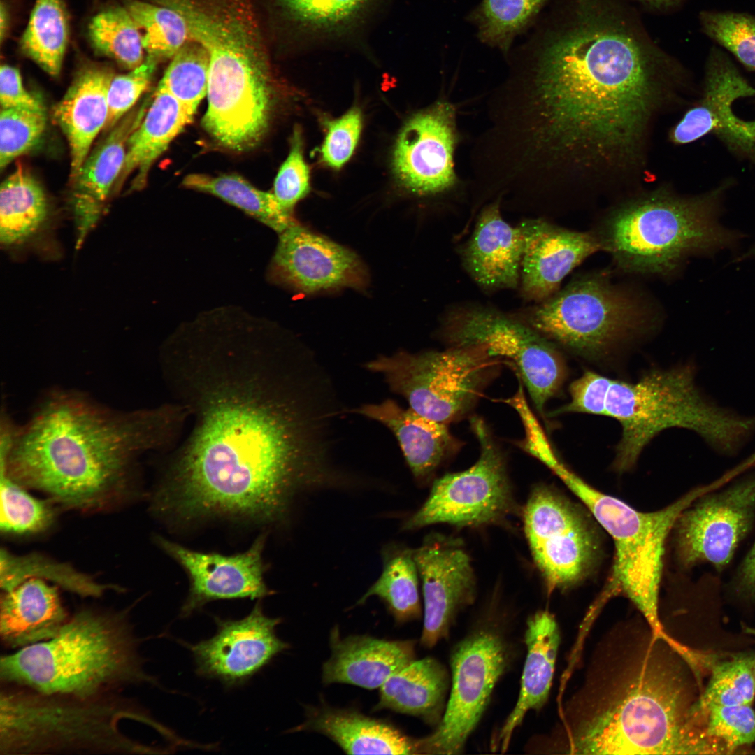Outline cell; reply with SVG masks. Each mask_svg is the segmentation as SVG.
Instances as JSON below:
<instances>
[{
    "label": "cell",
    "mask_w": 755,
    "mask_h": 755,
    "mask_svg": "<svg viewBox=\"0 0 755 755\" xmlns=\"http://www.w3.org/2000/svg\"><path fill=\"white\" fill-rule=\"evenodd\" d=\"M548 0H481L466 16L483 44L505 56L515 39L530 29Z\"/></svg>",
    "instance_id": "f35d334b"
},
{
    "label": "cell",
    "mask_w": 755,
    "mask_h": 755,
    "mask_svg": "<svg viewBox=\"0 0 755 755\" xmlns=\"http://www.w3.org/2000/svg\"><path fill=\"white\" fill-rule=\"evenodd\" d=\"M724 589L738 599L755 603V541Z\"/></svg>",
    "instance_id": "11a10c76"
},
{
    "label": "cell",
    "mask_w": 755,
    "mask_h": 755,
    "mask_svg": "<svg viewBox=\"0 0 755 755\" xmlns=\"http://www.w3.org/2000/svg\"><path fill=\"white\" fill-rule=\"evenodd\" d=\"M523 250L521 227L506 222L495 202L482 211L461 256L466 270L482 288L515 289L520 280Z\"/></svg>",
    "instance_id": "4316f807"
},
{
    "label": "cell",
    "mask_w": 755,
    "mask_h": 755,
    "mask_svg": "<svg viewBox=\"0 0 755 755\" xmlns=\"http://www.w3.org/2000/svg\"><path fill=\"white\" fill-rule=\"evenodd\" d=\"M533 561L549 592L575 584L597 552L593 528L569 501L545 484L534 487L523 510Z\"/></svg>",
    "instance_id": "e0dca14e"
},
{
    "label": "cell",
    "mask_w": 755,
    "mask_h": 755,
    "mask_svg": "<svg viewBox=\"0 0 755 755\" xmlns=\"http://www.w3.org/2000/svg\"><path fill=\"white\" fill-rule=\"evenodd\" d=\"M643 6L657 10H666L676 6L682 0H636Z\"/></svg>",
    "instance_id": "9f6ffc18"
},
{
    "label": "cell",
    "mask_w": 755,
    "mask_h": 755,
    "mask_svg": "<svg viewBox=\"0 0 755 755\" xmlns=\"http://www.w3.org/2000/svg\"><path fill=\"white\" fill-rule=\"evenodd\" d=\"M560 479L612 537L615 549L610 587L624 594L652 632L667 639L659 616V593L667 538L681 513L718 483L697 487L663 509L635 510L605 494L567 469Z\"/></svg>",
    "instance_id": "8fae6325"
},
{
    "label": "cell",
    "mask_w": 755,
    "mask_h": 755,
    "mask_svg": "<svg viewBox=\"0 0 755 755\" xmlns=\"http://www.w3.org/2000/svg\"><path fill=\"white\" fill-rule=\"evenodd\" d=\"M362 127L360 110L352 108L341 117L331 121L321 149L322 159L333 168H340L350 158Z\"/></svg>",
    "instance_id": "f5cc1de1"
},
{
    "label": "cell",
    "mask_w": 755,
    "mask_h": 755,
    "mask_svg": "<svg viewBox=\"0 0 755 755\" xmlns=\"http://www.w3.org/2000/svg\"><path fill=\"white\" fill-rule=\"evenodd\" d=\"M724 484L703 494L677 519L675 553L685 570L708 563L721 575L754 527L755 471Z\"/></svg>",
    "instance_id": "2e32d148"
},
{
    "label": "cell",
    "mask_w": 755,
    "mask_h": 755,
    "mask_svg": "<svg viewBox=\"0 0 755 755\" xmlns=\"http://www.w3.org/2000/svg\"><path fill=\"white\" fill-rule=\"evenodd\" d=\"M721 191L685 196L666 186L639 190L614 201L590 231L621 273L668 280L689 257L730 242L716 217Z\"/></svg>",
    "instance_id": "ba28073f"
},
{
    "label": "cell",
    "mask_w": 755,
    "mask_h": 755,
    "mask_svg": "<svg viewBox=\"0 0 755 755\" xmlns=\"http://www.w3.org/2000/svg\"><path fill=\"white\" fill-rule=\"evenodd\" d=\"M597 661L568 709V753H696L681 654L651 628Z\"/></svg>",
    "instance_id": "277c9868"
},
{
    "label": "cell",
    "mask_w": 755,
    "mask_h": 755,
    "mask_svg": "<svg viewBox=\"0 0 755 755\" xmlns=\"http://www.w3.org/2000/svg\"><path fill=\"white\" fill-rule=\"evenodd\" d=\"M0 566V587L3 592L31 577L55 582L85 597H100L108 590L117 589V587L95 581L70 565L39 554L15 555L1 549Z\"/></svg>",
    "instance_id": "60d3db41"
},
{
    "label": "cell",
    "mask_w": 755,
    "mask_h": 755,
    "mask_svg": "<svg viewBox=\"0 0 755 755\" xmlns=\"http://www.w3.org/2000/svg\"><path fill=\"white\" fill-rule=\"evenodd\" d=\"M752 659L737 656L717 663L712 668L709 683L694 705H751L755 696Z\"/></svg>",
    "instance_id": "7dc6e473"
},
{
    "label": "cell",
    "mask_w": 755,
    "mask_h": 755,
    "mask_svg": "<svg viewBox=\"0 0 755 755\" xmlns=\"http://www.w3.org/2000/svg\"><path fill=\"white\" fill-rule=\"evenodd\" d=\"M138 642L123 612L82 609L53 638L1 656V681L44 694L79 698L156 684L144 670Z\"/></svg>",
    "instance_id": "52a82bcc"
},
{
    "label": "cell",
    "mask_w": 755,
    "mask_h": 755,
    "mask_svg": "<svg viewBox=\"0 0 755 755\" xmlns=\"http://www.w3.org/2000/svg\"><path fill=\"white\" fill-rule=\"evenodd\" d=\"M531 84V145L582 200L617 199L647 175L654 119L682 71L629 14L583 4L513 53Z\"/></svg>",
    "instance_id": "7a4b0ae2"
},
{
    "label": "cell",
    "mask_w": 755,
    "mask_h": 755,
    "mask_svg": "<svg viewBox=\"0 0 755 755\" xmlns=\"http://www.w3.org/2000/svg\"><path fill=\"white\" fill-rule=\"evenodd\" d=\"M184 414L180 406L120 411L55 390L24 425L1 418L0 471L66 508L106 509L127 495L138 456L166 443Z\"/></svg>",
    "instance_id": "3957f363"
},
{
    "label": "cell",
    "mask_w": 755,
    "mask_h": 755,
    "mask_svg": "<svg viewBox=\"0 0 755 755\" xmlns=\"http://www.w3.org/2000/svg\"><path fill=\"white\" fill-rule=\"evenodd\" d=\"M69 35L64 0H36L20 39L22 52L45 73L57 77Z\"/></svg>",
    "instance_id": "ab89813d"
},
{
    "label": "cell",
    "mask_w": 755,
    "mask_h": 755,
    "mask_svg": "<svg viewBox=\"0 0 755 755\" xmlns=\"http://www.w3.org/2000/svg\"><path fill=\"white\" fill-rule=\"evenodd\" d=\"M330 645L331 656L322 667L325 684L380 688L390 676L415 660L414 640H388L368 635L342 638L337 626L331 632Z\"/></svg>",
    "instance_id": "484cf974"
},
{
    "label": "cell",
    "mask_w": 755,
    "mask_h": 755,
    "mask_svg": "<svg viewBox=\"0 0 755 755\" xmlns=\"http://www.w3.org/2000/svg\"><path fill=\"white\" fill-rule=\"evenodd\" d=\"M0 103L1 108L45 110L42 101L24 88L19 70L8 64L0 69Z\"/></svg>",
    "instance_id": "db71d44e"
},
{
    "label": "cell",
    "mask_w": 755,
    "mask_h": 755,
    "mask_svg": "<svg viewBox=\"0 0 755 755\" xmlns=\"http://www.w3.org/2000/svg\"><path fill=\"white\" fill-rule=\"evenodd\" d=\"M470 424L480 447L477 461L467 470L436 480L425 502L403 522V531L435 524L475 528L500 524L516 512L503 452L483 419L473 417Z\"/></svg>",
    "instance_id": "4fadbf2b"
},
{
    "label": "cell",
    "mask_w": 755,
    "mask_h": 755,
    "mask_svg": "<svg viewBox=\"0 0 755 755\" xmlns=\"http://www.w3.org/2000/svg\"><path fill=\"white\" fill-rule=\"evenodd\" d=\"M451 346L481 345L515 369L539 414L560 391L566 377L558 346L522 320L484 307L452 314L444 327Z\"/></svg>",
    "instance_id": "5bb4252c"
},
{
    "label": "cell",
    "mask_w": 755,
    "mask_h": 755,
    "mask_svg": "<svg viewBox=\"0 0 755 755\" xmlns=\"http://www.w3.org/2000/svg\"><path fill=\"white\" fill-rule=\"evenodd\" d=\"M704 32L731 52L747 69L755 71V17L732 12H703Z\"/></svg>",
    "instance_id": "c3c4849f"
},
{
    "label": "cell",
    "mask_w": 755,
    "mask_h": 755,
    "mask_svg": "<svg viewBox=\"0 0 755 755\" xmlns=\"http://www.w3.org/2000/svg\"><path fill=\"white\" fill-rule=\"evenodd\" d=\"M271 270L275 281L305 294L362 290L368 282L354 252L299 223L280 233Z\"/></svg>",
    "instance_id": "ffe728a7"
},
{
    "label": "cell",
    "mask_w": 755,
    "mask_h": 755,
    "mask_svg": "<svg viewBox=\"0 0 755 755\" xmlns=\"http://www.w3.org/2000/svg\"><path fill=\"white\" fill-rule=\"evenodd\" d=\"M695 376L688 364L649 370L634 382L586 371L570 384V401L552 414L618 421L621 434L613 466L619 471L631 468L656 436L673 427L696 432L721 455H736L755 433V417L719 406L696 385Z\"/></svg>",
    "instance_id": "5b68a950"
},
{
    "label": "cell",
    "mask_w": 755,
    "mask_h": 755,
    "mask_svg": "<svg viewBox=\"0 0 755 755\" xmlns=\"http://www.w3.org/2000/svg\"><path fill=\"white\" fill-rule=\"evenodd\" d=\"M424 601L421 645L431 648L448 637L459 613L471 605L476 580L471 560L457 538L432 533L413 549Z\"/></svg>",
    "instance_id": "ac0fdd59"
},
{
    "label": "cell",
    "mask_w": 755,
    "mask_h": 755,
    "mask_svg": "<svg viewBox=\"0 0 755 755\" xmlns=\"http://www.w3.org/2000/svg\"><path fill=\"white\" fill-rule=\"evenodd\" d=\"M660 303L609 272L577 274L526 314L525 322L558 347L589 361H603L659 329Z\"/></svg>",
    "instance_id": "30bf717a"
},
{
    "label": "cell",
    "mask_w": 755,
    "mask_h": 755,
    "mask_svg": "<svg viewBox=\"0 0 755 755\" xmlns=\"http://www.w3.org/2000/svg\"><path fill=\"white\" fill-rule=\"evenodd\" d=\"M350 412L377 421L394 433L412 475L421 484L429 482L441 463L460 447L447 424L410 408L403 409L393 399L364 404Z\"/></svg>",
    "instance_id": "83f0119b"
},
{
    "label": "cell",
    "mask_w": 755,
    "mask_h": 755,
    "mask_svg": "<svg viewBox=\"0 0 755 755\" xmlns=\"http://www.w3.org/2000/svg\"><path fill=\"white\" fill-rule=\"evenodd\" d=\"M158 62L147 56L138 67L114 76L108 92V114L104 132L111 130L129 113L148 89Z\"/></svg>",
    "instance_id": "816d5d0a"
},
{
    "label": "cell",
    "mask_w": 755,
    "mask_h": 755,
    "mask_svg": "<svg viewBox=\"0 0 755 755\" xmlns=\"http://www.w3.org/2000/svg\"><path fill=\"white\" fill-rule=\"evenodd\" d=\"M215 621L217 631L212 637L185 645L192 654L196 674L219 680L226 687L245 684L289 647L276 634L281 619L266 615L260 601L242 619L215 617Z\"/></svg>",
    "instance_id": "d6986e66"
},
{
    "label": "cell",
    "mask_w": 755,
    "mask_h": 755,
    "mask_svg": "<svg viewBox=\"0 0 755 755\" xmlns=\"http://www.w3.org/2000/svg\"><path fill=\"white\" fill-rule=\"evenodd\" d=\"M519 226L524 236L521 291L528 301L539 303L552 296L577 266L601 251L590 230H572L542 219L526 220Z\"/></svg>",
    "instance_id": "cb8c5ba5"
},
{
    "label": "cell",
    "mask_w": 755,
    "mask_h": 755,
    "mask_svg": "<svg viewBox=\"0 0 755 755\" xmlns=\"http://www.w3.org/2000/svg\"><path fill=\"white\" fill-rule=\"evenodd\" d=\"M182 184L186 188L222 199L279 233L298 223L294 216L280 208L273 192L256 188L240 175L192 173L185 177Z\"/></svg>",
    "instance_id": "74e56055"
},
{
    "label": "cell",
    "mask_w": 755,
    "mask_h": 755,
    "mask_svg": "<svg viewBox=\"0 0 755 755\" xmlns=\"http://www.w3.org/2000/svg\"><path fill=\"white\" fill-rule=\"evenodd\" d=\"M292 731L324 734L350 754H416L415 739L388 722L353 710L312 707L307 709L305 722Z\"/></svg>",
    "instance_id": "1f68e13d"
},
{
    "label": "cell",
    "mask_w": 755,
    "mask_h": 755,
    "mask_svg": "<svg viewBox=\"0 0 755 755\" xmlns=\"http://www.w3.org/2000/svg\"><path fill=\"white\" fill-rule=\"evenodd\" d=\"M56 587L29 578L2 593L0 636L8 648L21 649L53 638L68 620Z\"/></svg>",
    "instance_id": "f546056e"
},
{
    "label": "cell",
    "mask_w": 755,
    "mask_h": 755,
    "mask_svg": "<svg viewBox=\"0 0 755 755\" xmlns=\"http://www.w3.org/2000/svg\"><path fill=\"white\" fill-rule=\"evenodd\" d=\"M208 73V52L190 39L173 56L157 87L176 99L194 116L207 94Z\"/></svg>",
    "instance_id": "f6af8a7d"
},
{
    "label": "cell",
    "mask_w": 755,
    "mask_h": 755,
    "mask_svg": "<svg viewBox=\"0 0 755 755\" xmlns=\"http://www.w3.org/2000/svg\"><path fill=\"white\" fill-rule=\"evenodd\" d=\"M454 123L453 107L439 102L405 124L396 141L393 164L398 180L409 191L436 194L455 183Z\"/></svg>",
    "instance_id": "603a6c76"
},
{
    "label": "cell",
    "mask_w": 755,
    "mask_h": 755,
    "mask_svg": "<svg viewBox=\"0 0 755 755\" xmlns=\"http://www.w3.org/2000/svg\"><path fill=\"white\" fill-rule=\"evenodd\" d=\"M190 39L209 55L208 108L201 124L220 145L248 150L262 140L273 91L257 24L246 0H185L178 8Z\"/></svg>",
    "instance_id": "8992f818"
},
{
    "label": "cell",
    "mask_w": 755,
    "mask_h": 755,
    "mask_svg": "<svg viewBox=\"0 0 755 755\" xmlns=\"http://www.w3.org/2000/svg\"><path fill=\"white\" fill-rule=\"evenodd\" d=\"M113 71L98 65L82 68L53 110L55 122L64 132L71 155L70 182L78 174L92 143L108 118V92Z\"/></svg>",
    "instance_id": "f1b7e54d"
},
{
    "label": "cell",
    "mask_w": 755,
    "mask_h": 755,
    "mask_svg": "<svg viewBox=\"0 0 755 755\" xmlns=\"http://www.w3.org/2000/svg\"><path fill=\"white\" fill-rule=\"evenodd\" d=\"M752 96H755V88L731 59L719 50H712L706 65L703 97L671 129L670 140L683 145L711 133L733 151L755 161V120H743L733 110L736 99Z\"/></svg>",
    "instance_id": "7402d4cb"
},
{
    "label": "cell",
    "mask_w": 755,
    "mask_h": 755,
    "mask_svg": "<svg viewBox=\"0 0 755 755\" xmlns=\"http://www.w3.org/2000/svg\"><path fill=\"white\" fill-rule=\"evenodd\" d=\"M193 117L176 99L157 87L140 124L128 139L125 159L114 194L120 190L134 173L131 189L144 187L154 162L192 122Z\"/></svg>",
    "instance_id": "d6a6232c"
},
{
    "label": "cell",
    "mask_w": 755,
    "mask_h": 755,
    "mask_svg": "<svg viewBox=\"0 0 755 755\" xmlns=\"http://www.w3.org/2000/svg\"><path fill=\"white\" fill-rule=\"evenodd\" d=\"M47 124L45 110L1 108L0 168L32 150L41 140Z\"/></svg>",
    "instance_id": "681fc988"
},
{
    "label": "cell",
    "mask_w": 755,
    "mask_h": 755,
    "mask_svg": "<svg viewBox=\"0 0 755 755\" xmlns=\"http://www.w3.org/2000/svg\"><path fill=\"white\" fill-rule=\"evenodd\" d=\"M691 714L700 754L732 753L755 742V710L750 705L698 707L693 703Z\"/></svg>",
    "instance_id": "b9f144b4"
},
{
    "label": "cell",
    "mask_w": 755,
    "mask_h": 755,
    "mask_svg": "<svg viewBox=\"0 0 755 755\" xmlns=\"http://www.w3.org/2000/svg\"><path fill=\"white\" fill-rule=\"evenodd\" d=\"M309 171L303 155L301 133L294 129L289 153L275 177L273 194L280 208L294 216V208L308 193Z\"/></svg>",
    "instance_id": "f907efd6"
},
{
    "label": "cell",
    "mask_w": 755,
    "mask_h": 755,
    "mask_svg": "<svg viewBox=\"0 0 755 755\" xmlns=\"http://www.w3.org/2000/svg\"><path fill=\"white\" fill-rule=\"evenodd\" d=\"M0 477L1 533L31 535L48 529L55 520L50 503L32 496L1 471Z\"/></svg>",
    "instance_id": "bcb514c9"
},
{
    "label": "cell",
    "mask_w": 755,
    "mask_h": 755,
    "mask_svg": "<svg viewBox=\"0 0 755 755\" xmlns=\"http://www.w3.org/2000/svg\"><path fill=\"white\" fill-rule=\"evenodd\" d=\"M142 31L147 56L158 62L173 56L190 40L184 17L166 6L130 0L126 6Z\"/></svg>",
    "instance_id": "ee69618b"
},
{
    "label": "cell",
    "mask_w": 755,
    "mask_h": 755,
    "mask_svg": "<svg viewBox=\"0 0 755 755\" xmlns=\"http://www.w3.org/2000/svg\"><path fill=\"white\" fill-rule=\"evenodd\" d=\"M503 362L483 346L464 345L380 355L365 368L382 374L391 391L404 397L410 408L447 424L470 410Z\"/></svg>",
    "instance_id": "7c38bea8"
},
{
    "label": "cell",
    "mask_w": 755,
    "mask_h": 755,
    "mask_svg": "<svg viewBox=\"0 0 755 755\" xmlns=\"http://www.w3.org/2000/svg\"><path fill=\"white\" fill-rule=\"evenodd\" d=\"M743 631L745 633L755 635V628H754L743 626Z\"/></svg>",
    "instance_id": "680465c9"
},
{
    "label": "cell",
    "mask_w": 755,
    "mask_h": 755,
    "mask_svg": "<svg viewBox=\"0 0 755 755\" xmlns=\"http://www.w3.org/2000/svg\"><path fill=\"white\" fill-rule=\"evenodd\" d=\"M145 106L132 108L108 131L106 137L88 154L78 174L71 182L70 209L76 230V247L81 246L96 226L114 189L123 166L128 139L138 127Z\"/></svg>",
    "instance_id": "d4e9b609"
},
{
    "label": "cell",
    "mask_w": 755,
    "mask_h": 755,
    "mask_svg": "<svg viewBox=\"0 0 755 755\" xmlns=\"http://www.w3.org/2000/svg\"><path fill=\"white\" fill-rule=\"evenodd\" d=\"M524 638L527 653L519 697L496 737V743L502 751L507 749L514 731L526 714L531 710H540L548 699L560 642L554 615L540 610L530 617Z\"/></svg>",
    "instance_id": "4dcf8cb0"
},
{
    "label": "cell",
    "mask_w": 755,
    "mask_h": 755,
    "mask_svg": "<svg viewBox=\"0 0 755 755\" xmlns=\"http://www.w3.org/2000/svg\"><path fill=\"white\" fill-rule=\"evenodd\" d=\"M511 660L508 642L492 627L477 628L458 642L450 656V691L443 716L433 733L415 740L416 754L462 753Z\"/></svg>",
    "instance_id": "9a60e30c"
},
{
    "label": "cell",
    "mask_w": 755,
    "mask_h": 755,
    "mask_svg": "<svg viewBox=\"0 0 755 755\" xmlns=\"http://www.w3.org/2000/svg\"><path fill=\"white\" fill-rule=\"evenodd\" d=\"M0 695V754H138L148 748L120 729L129 719L164 731L127 699L49 695L5 684Z\"/></svg>",
    "instance_id": "9c48e42d"
},
{
    "label": "cell",
    "mask_w": 755,
    "mask_h": 755,
    "mask_svg": "<svg viewBox=\"0 0 755 755\" xmlns=\"http://www.w3.org/2000/svg\"><path fill=\"white\" fill-rule=\"evenodd\" d=\"M88 34L95 52L131 70L144 62L142 34L127 7L114 6L96 14Z\"/></svg>",
    "instance_id": "7bdbcfd3"
},
{
    "label": "cell",
    "mask_w": 755,
    "mask_h": 755,
    "mask_svg": "<svg viewBox=\"0 0 755 755\" xmlns=\"http://www.w3.org/2000/svg\"><path fill=\"white\" fill-rule=\"evenodd\" d=\"M382 571L379 578L357 601L363 605L378 597L397 623L419 619L422 614L419 592V577L413 549L398 542L384 545L381 550Z\"/></svg>",
    "instance_id": "d590c367"
},
{
    "label": "cell",
    "mask_w": 755,
    "mask_h": 755,
    "mask_svg": "<svg viewBox=\"0 0 755 755\" xmlns=\"http://www.w3.org/2000/svg\"><path fill=\"white\" fill-rule=\"evenodd\" d=\"M53 226L47 195L27 169L20 166L0 189V242L6 250L34 245Z\"/></svg>",
    "instance_id": "e575fe53"
},
{
    "label": "cell",
    "mask_w": 755,
    "mask_h": 755,
    "mask_svg": "<svg viewBox=\"0 0 755 755\" xmlns=\"http://www.w3.org/2000/svg\"><path fill=\"white\" fill-rule=\"evenodd\" d=\"M246 334L217 333L165 358L193 431L156 495L171 516L273 524L300 496L342 484L330 462L341 413L313 355Z\"/></svg>",
    "instance_id": "6da1fadb"
},
{
    "label": "cell",
    "mask_w": 755,
    "mask_h": 755,
    "mask_svg": "<svg viewBox=\"0 0 755 755\" xmlns=\"http://www.w3.org/2000/svg\"><path fill=\"white\" fill-rule=\"evenodd\" d=\"M8 13L6 6L1 3L0 9V35L3 41L8 27Z\"/></svg>",
    "instance_id": "6f0895ef"
},
{
    "label": "cell",
    "mask_w": 755,
    "mask_h": 755,
    "mask_svg": "<svg viewBox=\"0 0 755 755\" xmlns=\"http://www.w3.org/2000/svg\"><path fill=\"white\" fill-rule=\"evenodd\" d=\"M450 685V673L438 660H414L382 685L374 710H390L437 726L445 710Z\"/></svg>",
    "instance_id": "836d02e7"
},
{
    "label": "cell",
    "mask_w": 755,
    "mask_h": 755,
    "mask_svg": "<svg viewBox=\"0 0 755 755\" xmlns=\"http://www.w3.org/2000/svg\"><path fill=\"white\" fill-rule=\"evenodd\" d=\"M285 17L308 39L341 36L358 26L376 0H277Z\"/></svg>",
    "instance_id": "8d00e7d4"
},
{
    "label": "cell",
    "mask_w": 755,
    "mask_h": 755,
    "mask_svg": "<svg viewBox=\"0 0 755 755\" xmlns=\"http://www.w3.org/2000/svg\"><path fill=\"white\" fill-rule=\"evenodd\" d=\"M155 542L178 562L189 580L180 616L187 617L210 601L261 599L273 594L265 583L263 561L266 535H259L246 551L232 555L195 551L161 536Z\"/></svg>",
    "instance_id": "44dd1931"
},
{
    "label": "cell",
    "mask_w": 755,
    "mask_h": 755,
    "mask_svg": "<svg viewBox=\"0 0 755 755\" xmlns=\"http://www.w3.org/2000/svg\"><path fill=\"white\" fill-rule=\"evenodd\" d=\"M752 670H753L754 680H755V658H752Z\"/></svg>",
    "instance_id": "91938a15"
}]
</instances>
